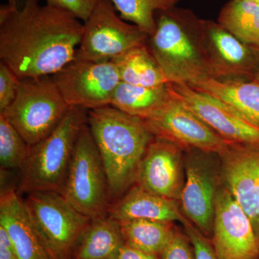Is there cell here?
<instances>
[{
    "label": "cell",
    "mask_w": 259,
    "mask_h": 259,
    "mask_svg": "<svg viewBox=\"0 0 259 259\" xmlns=\"http://www.w3.org/2000/svg\"><path fill=\"white\" fill-rule=\"evenodd\" d=\"M20 79L5 63H0V112L11 105L16 97Z\"/></svg>",
    "instance_id": "obj_29"
},
{
    "label": "cell",
    "mask_w": 259,
    "mask_h": 259,
    "mask_svg": "<svg viewBox=\"0 0 259 259\" xmlns=\"http://www.w3.org/2000/svg\"><path fill=\"white\" fill-rule=\"evenodd\" d=\"M201 42L209 78L219 81L258 78L259 49L242 42L218 21L202 20Z\"/></svg>",
    "instance_id": "obj_10"
},
{
    "label": "cell",
    "mask_w": 259,
    "mask_h": 259,
    "mask_svg": "<svg viewBox=\"0 0 259 259\" xmlns=\"http://www.w3.org/2000/svg\"><path fill=\"white\" fill-rule=\"evenodd\" d=\"M244 1L250 2V3H253L259 5V0H244Z\"/></svg>",
    "instance_id": "obj_33"
},
{
    "label": "cell",
    "mask_w": 259,
    "mask_h": 259,
    "mask_svg": "<svg viewBox=\"0 0 259 259\" xmlns=\"http://www.w3.org/2000/svg\"><path fill=\"white\" fill-rule=\"evenodd\" d=\"M70 106L52 76L20 79L14 101L0 112L30 146L57 127Z\"/></svg>",
    "instance_id": "obj_6"
},
{
    "label": "cell",
    "mask_w": 259,
    "mask_h": 259,
    "mask_svg": "<svg viewBox=\"0 0 259 259\" xmlns=\"http://www.w3.org/2000/svg\"><path fill=\"white\" fill-rule=\"evenodd\" d=\"M202 20L177 6L156 13V30L147 44L168 82L192 85L209 78L201 42Z\"/></svg>",
    "instance_id": "obj_3"
},
{
    "label": "cell",
    "mask_w": 259,
    "mask_h": 259,
    "mask_svg": "<svg viewBox=\"0 0 259 259\" xmlns=\"http://www.w3.org/2000/svg\"><path fill=\"white\" fill-rule=\"evenodd\" d=\"M88 111L70 107L49 136L30 146L28 158L19 170V194L42 191L61 193L80 131L88 122Z\"/></svg>",
    "instance_id": "obj_4"
},
{
    "label": "cell",
    "mask_w": 259,
    "mask_h": 259,
    "mask_svg": "<svg viewBox=\"0 0 259 259\" xmlns=\"http://www.w3.org/2000/svg\"><path fill=\"white\" fill-rule=\"evenodd\" d=\"M100 0H46L47 4L69 12L81 21H86Z\"/></svg>",
    "instance_id": "obj_30"
},
{
    "label": "cell",
    "mask_w": 259,
    "mask_h": 259,
    "mask_svg": "<svg viewBox=\"0 0 259 259\" xmlns=\"http://www.w3.org/2000/svg\"><path fill=\"white\" fill-rule=\"evenodd\" d=\"M178 202L134 185L120 198L112 202L108 216L118 222L140 219L182 224L187 217L179 207Z\"/></svg>",
    "instance_id": "obj_18"
},
{
    "label": "cell",
    "mask_w": 259,
    "mask_h": 259,
    "mask_svg": "<svg viewBox=\"0 0 259 259\" xmlns=\"http://www.w3.org/2000/svg\"><path fill=\"white\" fill-rule=\"evenodd\" d=\"M52 78L69 106L88 110L110 105L121 81L118 68L113 61L78 59L66 64Z\"/></svg>",
    "instance_id": "obj_12"
},
{
    "label": "cell",
    "mask_w": 259,
    "mask_h": 259,
    "mask_svg": "<svg viewBox=\"0 0 259 259\" xmlns=\"http://www.w3.org/2000/svg\"><path fill=\"white\" fill-rule=\"evenodd\" d=\"M182 226L193 245L195 259H219L211 240L204 236L188 218H186Z\"/></svg>",
    "instance_id": "obj_28"
},
{
    "label": "cell",
    "mask_w": 259,
    "mask_h": 259,
    "mask_svg": "<svg viewBox=\"0 0 259 259\" xmlns=\"http://www.w3.org/2000/svg\"><path fill=\"white\" fill-rule=\"evenodd\" d=\"M0 258L18 259L13 241L4 227L0 226Z\"/></svg>",
    "instance_id": "obj_31"
},
{
    "label": "cell",
    "mask_w": 259,
    "mask_h": 259,
    "mask_svg": "<svg viewBox=\"0 0 259 259\" xmlns=\"http://www.w3.org/2000/svg\"><path fill=\"white\" fill-rule=\"evenodd\" d=\"M114 259H160L159 256L156 255L146 253L130 246L127 244H124L117 252Z\"/></svg>",
    "instance_id": "obj_32"
},
{
    "label": "cell",
    "mask_w": 259,
    "mask_h": 259,
    "mask_svg": "<svg viewBox=\"0 0 259 259\" xmlns=\"http://www.w3.org/2000/svg\"><path fill=\"white\" fill-rule=\"evenodd\" d=\"M83 25L40 0H9L0 10V59L20 79L52 76L74 60Z\"/></svg>",
    "instance_id": "obj_1"
},
{
    "label": "cell",
    "mask_w": 259,
    "mask_h": 259,
    "mask_svg": "<svg viewBox=\"0 0 259 259\" xmlns=\"http://www.w3.org/2000/svg\"><path fill=\"white\" fill-rule=\"evenodd\" d=\"M0 226L9 234L17 258L55 259L30 221L24 199L13 189L2 191Z\"/></svg>",
    "instance_id": "obj_17"
},
{
    "label": "cell",
    "mask_w": 259,
    "mask_h": 259,
    "mask_svg": "<svg viewBox=\"0 0 259 259\" xmlns=\"http://www.w3.org/2000/svg\"><path fill=\"white\" fill-rule=\"evenodd\" d=\"M183 152L169 141L153 138L140 163L134 185L180 201L185 182Z\"/></svg>",
    "instance_id": "obj_16"
},
{
    "label": "cell",
    "mask_w": 259,
    "mask_h": 259,
    "mask_svg": "<svg viewBox=\"0 0 259 259\" xmlns=\"http://www.w3.org/2000/svg\"><path fill=\"white\" fill-rule=\"evenodd\" d=\"M112 61L118 68L122 82L147 88L169 83L148 44L135 48Z\"/></svg>",
    "instance_id": "obj_22"
},
{
    "label": "cell",
    "mask_w": 259,
    "mask_h": 259,
    "mask_svg": "<svg viewBox=\"0 0 259 259\" xmlns=\"http://www.w3.org/2000/svg\"><path fill=\"white\" fill-rule=\"evenodd\" d=\"M160 259H195L193 245L185 231L175 226L169 241L159 255Z\"/></svg>",
    "instance_id": "obj_27"
},
{
    "label": "cell",
    "mask_w": 259,
    "mask_h": 259,
    "mask_svg": "<svg viewBox=\"0 0 259 259\" xmlns=\"http://www.w3.org/2000/svg\"><path fill=\"white\" fill-rule=\"evenodd\" d=\"M30 146L0 114V165L1 170H20L28 158Z\"/></svg>",
    "instance_id": "obj_26"
},
{
    "label": "cell",
    "mask_w": 259,
    "mask_h": 259,
    "mask_svg": "<svg viewBox=\"0 0 259 259\" xmlns=\"http://www.w3.org/2000/svg\"><path fill=\"white\" fill-rule=\"evenodd\" d=\"M189 86L226 102L245 120L259 127L258 80L219 81L207 78Z\"/></svg>",
    "instance_id": "obj_19"
},
{
    "label": "cell",
    "mask_w": 259,
    "mask_h": 259,
    "mask_svg": "<svg viewBox=\"0 0 259 259\" xmlns=\"http://www.w3.org/2000/svg\"><path fill=\"white\" fill-rule=\"evenodd\" d=\"M213 155L200 150L185 151V182L180 198L184 214L209 239L221 185V163Z\"/></svg>",
    "instance_id": "obj_11"
},
{
    "label": "cell",
    "mask_w": 259,
    "mask_h": 259,
    "mask_svg": "<svg viewBox=\"0 0 259 259\" xmlns=\"http://www.w3.org/2000/svg\"><path fill=\"white\" fill-rule=\"evenodd\" d=\"M88 125L106 171L112 202H115L134 185L154 136L142 119L111 105L89 110Z\"/></svg>",
    "instance_id": "obj_2"
},
{
    "label": "cell",
    "mask_w": 259,
    "mask_h": 259,
    "mask_svg": "<svg viewBox=\"0 0 259 259\" xmlns=\"http://www.w3.org/2000/svg\"><path fill=\"white\" fill-rule=\"evenodd\" d=\"M256 80H258V81H259V74H258V78H257Z\"/></svg>",
    "instance_id": "obj_34"
},
{
    "label": "cell",
    "mask_w": 259,
    "mask_h": 259,
    "mask_svg": "<svg viewBox=\"0 0 259 259\" xmlns=\"http://www.w3.org/2000/svg\"><path fill=\"white\" fill-rule=\"evenodd\" d=\"M30 221L55 259H73L74 250L91 218L81 214L54 191L27 194L24 199Z\"/></svg>",
    "instance_id": "obj_7"
},
{
    "label": "cell",
    "mask_w": 259,
    "mask_h": 259,
    "mask_svg": "<svg viewBox=\"0 0 259 259\" xmlns=\"http://www.w3.org/2000/svg\"><path fill=\"white\" fill-rule=\"evenodd\" d=\"M82 36L74 59L112 61L140 46L149 35L137 25L124 21L116 13L111 0H100L90 18L83 22Z\"/></svg>",
    "instance_id": "obj_8"
},
{
    "label": "cell",
    "mask_w": 259,
    "mask_h": 259,
    "mask_svg": "<svg viewBox=\"0 0 259 259\" xmlns=\"http://www.w3.org/2000/svg\"><path fill=\"white\" fill-rule=\"evenodd\" d=\"M0 259H2V258H0Z\"/></svg>",
    "instance_id": "obj_36"
},
{
    "label": "cell",
    "mask_w": 259,
    "mask_h": 259,
    "mask_svg": "<svg viewBox=\"0 0 259 259\" xmlns=\"http://www.w3.org/2000/svg\"><path fill=\"white\" fill-rule=\"evenodd\" d=\"M124 244L118 221L109 216L92 219L78 242L73 259H114Z\"/></svg>",
    "instance_id": "obj_20"
},
{
    "label": "cell",
    "mask_w": 259,
    "mask_h": 259,
    "mask_svg": "<svg viewBox=\"0 0 259 259\" xmlns=\"http://www.w3.org/2000/svg\"><path fill=\"white\" fill-rule=\"evenodd\" d=\"M170 85V83H169ZM146 120H143L154 137L166 140L184 151L197 149L222 154L229 143L220 137L190 110L174 93Z\"/></svg>",
    "instance_id": "obj_9"
},
{
    "label": "cell",
    "mask_w": 259,
    "mask_h": 259,
    "mask_svg": "<svg viewBox=\"0 0 259 259\" xmlns=\"http://www.w3.org/2000/svg\"><path fill=\"white\" fill-rule=\"evenodd\" d=\"M174 93L209 128L231 144L259 149V127L226 102L197 91L187 83H170Z\"/></svg>",
    "instance_id": "obj_14"
},
{
    "label": "cell",
    "mask_w": 259,
    "mask_h": 259,
    "mask_svg": "<svg viewBox=\"0 0 259 259\" xmlns=\"http://www.w3.org/2000/svg\"><path fill=\"white\" fill-rule=\"evenodd\" d=\"M219 259H257L259 239L250 218L221 185L210 238Z\"/></svg>",
    "instance_id": "obj_13"
},
{
    "label": "cell",
    "mask_w": 259,
    "mask_h": 259,
    "mask_svg": "<svg viewBox=\"0 0 259 259\" xmlns=\"http://www.w3.org/2000/svg\"><path fill=\"white\" fill-rule=\"evenodd\" d=\"M219 156L221 185L246 213L259 239V149L231 144Z\"/></svg>",
    "instance_id": "obj_15"
},
{
    "label": "cell",
    "mask_w": 259,
    "mask_h": 259,
    "mask_svg": "<svg viewBox=\"0 0 259 259\" xmlns=\"http://www.w3.org/2000/svg\"><path fill=\"white\" fill-rule=\"evenodd\" d=\"M257 259H259V258H257Z\"/></svg>",
    "instance_id": "obj_35"
},
{
    "label": "cell",
    "mask_w": 259,
    "mask_h": 259,
    "mask_svg": "<svg viewBox=\"0 0 259 259\" xmlns=\"http://www.w3.org/2000/svg\"><path fill=\"white\" fill-rule=\"evenodd\" d=\"M61 194L87 217L108 216L112 203L108 179L88 122L80 131Z\"/></svg>",
    "instance_id": "obj_5"
},
{
    "label": "cell",
    "mask_w": 259,
    "mask_h": 259,
    "mask_svg": "<svg viewBox=\"0 0 259 259\" xmlns=\"http://www.w3.org/2000/svg\"><path fill=\"white\" fill-rule=\"evenodd\" d=\"M119 223L125 244L158 256L175 228V223L149 220H127Z\"/></svg>",
    "instance_id": "obj_23"
},
{
    "label": "cell",
    "mask_w": 259,
    "mask_h": 259,
    "mask_svg": "<svg viewBox=\"0 0 259 259\" xmlns=\"http://www.w3.org/2000/svg\"><path fill=\"white\" fill-rule=\"evenodd\" d=\"M120 18L131 22L151 36L156 30L158 12L176 7L179 0H111Z\"/></svg>",
    "instance_id": "obj_25"
},
{
    "label": "cell",
    "mask_w": 259,
    "mask_h": 259,
    "mask_svg": "<svg viewBox=\"0 0 259 259\" xmlns=\"http://www.w3.org/2000/svg\"><path fill=\"white\" fill-rule=\"evenodd\" d=\"M170 95L169 83L147 88L120 81L110 105L128 115L146 120L163 105Z\"/></svg>",
    "instance_id": "obj_21"
},
{
    "label": "cell",
    "mask_w": 259,
    "mask_h": 259,
    "mask_svg": "<svg viewBox=\"0 0 259 259\" xmlns=\"http://www.w3.org/2000/svg\"><path fill=\"white\" fill-rule=\"evenodd\" d=\"M218 22L242 42L259 49V5L230 0L221 10Z\"/></svg>",
    "instance_id": "obj_24"
}]
</instances>
